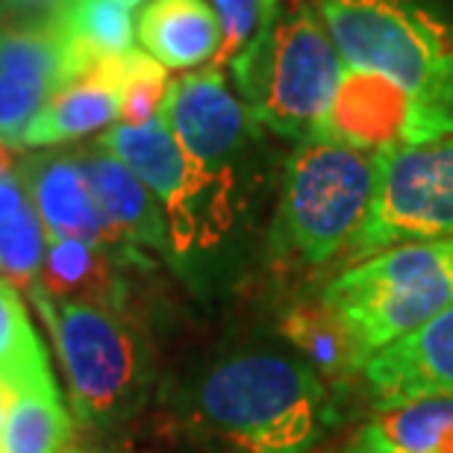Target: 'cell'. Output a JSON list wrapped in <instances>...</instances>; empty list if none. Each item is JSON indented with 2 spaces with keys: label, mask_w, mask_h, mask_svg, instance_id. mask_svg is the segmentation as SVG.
I'll return each instance as SVG.
<instances>
[{
  "label": "cell",
  "mask_w": 453,
  "mask_h": 453,
  "mask_svg": "<svg viewBox=\"0 0 453 453\" xmlns=\"http://www.w3.org/2000/svg\"><path fill=\"white\" fill-rule=\"evenodd\" d=\"M50 380L48 353L24 312L21 295L9 280H0V386L12 395Z\"/></svg>",
  "instance_id": "cell-19"
},
{
  "label": "cell",
  "mask_w": 453,
  "mask_h": 453,
  "mask_svg": "<svg viewBox=\"0 0 453 453\" xmlns=\"http://www.w3.org/2000/svg\"><path fill=\"white\" fill-rule=\"evenodd\" d=\"M344 453H403V450L392 448L374 427H371V424H365V427L357 433V439L350 441Z\"/></svg>",
  "instance_id": "cell-27"
},
{
  "label": "cell",
  "mask_w": 453,
  "mask_h": 453,
  "mask_svg": "<svg viewBox=\"0 0 453 453\" xmlns=\"http://www.w3.org/2000/svg\"><path fill=\"white\" fill-rule=\"evenodd\" d=\"M124 57L97 59L44 104L24 135V148H53L110 127L121 115Z\"/></svg>",
  "instance_id": "cell-14"
},
{
  "label": "cell",
  "mask_w": 453,
  "mask_h": 453,
  "mask_svg": "<svg viewBox=\"0 0 453 453\" xmlns=\"http://www.w3.org/2000/svg\"><path fill=\"white\" fill-rule=\"evenodd\" d=\"M44 259V233L15 174L0 177V265L15 283L30 288Z\"/></svg>",
  "instance_id": "cell-20"
},
{
  "label": "cell",
  "mask_w": 453,
  "mask_h": 453,
  "mask_svg": "<svg viewBox=\"0 0 453 453\" xmlns=\"http://www.w3.org/2000/svg\"><path fill=\"white\" fill-rule=\"evenodd\" d=\"M62 30L92 59H112L135 50V21L130 9L115 0H71Z\"/></svg>",
  "instance_id": "cell-23"
},
{
  "label": "cell",
  "mask_w": 453,
  "mask_h": 453,
  "mask_svg": "<svg viewBox=\"0 0 453 453\" xmlns=\"http://www.w3.org/2000/svg\"><path fill=\"white\" fill-rule=\"evenodd\" d=\"M71 418L57 386L42 383L9 395L0 453H59L68 439Z\"/></svg>",
  "instance_id": "cell-17"
},
{
  "label": "cell",
  "mask_w": 453,
  "mask_h": 453,
  "mask_svg": "<svg viewBox=\"0 0 453 453\" xmlns=\"http://www.w3.org/2000/svg\"><path fill=\"white\" fill-rule=\"evenodd\" d=\"M344 68H362L397 83L453 135V24L430 0H321Z\"/></svg>",
  "instance_id": "cell-1"
},
{
  "label": "cell",
  "mask_w": 453,
  "mask_h": 453,
  "mask_svg": "<svg viewBox=\"0 0 453 453\" xmlns=\"http://www.w3.org/2000/svg\"><path fill=\"white\" fill-rule=\"evenodd\" d=\"M135 35L144 53L171 71L203 65L221 48L219 15L206 0H148Z\"/></svg>",
  "instance_id": "cell-16"
},
{
  "label": "cell",
  "mask_w": 453,
  "mask_h": 453,
  "mask_svg": "<svg viewBox=\"0 0 453 453\" xmlns=\"http://www.w3.org/2000/svg\"><path fill=\"white\" fill-rule=\"evenodd\" d=\"M6 397H9V392L4 386H0V436H4V421H6Z\"/></svg>",
  "instance_id": "cell-28"
},
{
  "label": "cell",
  "mask_w": 453,
  "mask_h": 453,
  "mask_svg": "<svg viewBox=\"0 0 453 453\" xmlns=\"http://www.w3.org/2000/svg\"><path fill=\"white\" fill-rule=\"evenodd\" d=\"M115 4H121L127 9H133V6H142V0H115Z\"/></svg>",
  "instance_id": "cell-29"
},
{
  "label": "cell",
  "mask_w": 453,
  "mask_h": 453,
  "mask_svg": "<svg viewBox=\"0 0 453 453\" xmlns=\"http://www.w3.org/2000/svg\"><path fill=\"white\" fill-rule=\"evenodd\" d=\"M230 65L253 124L297 142L315 135L344 74L324 18L312 6L277 18Z\"/></svg>",
  "instance_id": "cell-3"
},
{
  "label": "cell",
  "mask_w": 453,
  "mask_h": 453,
  "mask_svg": "<svg viewBox=\"0 0 453 453\" xmlns=\"http://www.w3.org/2000/svg\"><path fill=\"white\" fill-rule=\"evenodd\" d=\"M445 239H453V135L377 153V188L348 248L350 265L395 244Z\"/></svg>",
  "instance_id": "cell-7"
},
{
  "label": "cell",
  "mask_w": 453,
  "mask_h": 453,
  "mask_svg": "<svg viewBox=\"0 0 453 453\" xmlns=\"http://www.w3.org/2000/svg\"><path fill=\"white\" fill-rule=\"evenodd\" d=\"M65 453H86V450H65Z\"/></svg>",
  "instance_id": "cell-30"
},
{
  "label": "cell",
  "mask_w": 453,
  "mask_h": 453,
  "mask_svg": "<svg viewBox=\"0 0 453 453\" xmlns=\"http://www.w3.org/2000/svg\"><path fill=\"white\" fill-rule=\"evenodd\" d=\"M371 427L403 453H453V395L383 406Z\"/></svg>",
  "instance_id": "cell-18"
},
{
  "label": "cell",
  "mask_w": 453,
  "mask_h": 453,
  "mask_svg": "<svg viewBox=\"0 0 453 453\" xmlns=\"http://www.w3.org/2000/svg\"><path fill=\"white\" fill-rule=\"evenodd\" d=\"M312 139L339 142L365 153H386L445 135L388 77L362 68H344L330 110L321 118Z\"/></svg>",
  "instance_id": "cell-10"
},
{
  "label": "cell",
  "mask_w": 453,
  "mask_h": 453,
  "mask_svg": "<svg viewBox=\"0 0 453 453\" xmlns=\"http://www.w3.org/2000/svg\"><path fill=\"white\" fill-rule=\"evenodd\" d=\"M203 418L248 453H306L324 424V386L303 362L250 353L221 362L197 395Z\"/></svg>",
  "instance_id": "cell-4"
},
{
  "label": "cell",
  "mask_w": 453,
  "mask_h": 453,
  "mask_svg": "<svg viewBox=\"0 0 453 453\" xmlns=\"http://www.w3.org/2000/svg\"><path fill=\"white\" fill-rule=\"evenodd\" d=\"M168 71L150 59L148 53L130 50L124 53V77H121V118L124 124L139 127L153 121L168 95Z\"/></svg>",
  "instance_id": "cell-24"
},
{
  "label": "cell",
  "mask_w": 453,
  "mask_h": 453,
  "mask_svg": "<svg viewBox=\"0 0 453 453\" xmlns=\"http://www.w3.org/2000/svg\"><path fill=\"white\" fill-rule=\"evenodd\" d=\"M92 65L95 59L62 27H0V144L24 148V135L44 104Z\"/></svg>",
  "instance_id": "cell-9"
},
{
  "label": "cell",
  "mask_w": 453,
  "mask_h": 453,
  "mask_svg": "<svg viewBox=\"0 0 453 453\" xmlns=\"http://www.w3.org/2000/svg\"><path fill=\"white\" fill-rule=\"evenodd\" d=\"M21 183L30 192L33 210L39 215L42 230L53 239H77L86 244H112L130 253L124 239L97 206L77 153H39L27 159L18 171ZM133 257V253H130Z\"/></svg>",
  "instance_id": "cell-12"
},
{
  "label": "cell",
  "mask_w": 453,
  "mask_h": 453,
  "mask_svg": "<svg viewBox=\"0 0 453 453\" xmlns=\"http://www.w3.org/2000/svg\"><path fill=\"white\" fill-rule=\"evenodd\" d=\"M362 377L377 410L430 395H453V306L412 336L374 353Z\"/></svg>",
  "instance_id": "cell-13"
},
{
  "label": "cell",
  "mask_w": 453,
  "mask_h": 453,
  "mask_svg": "<svg viewBox=\"0 0 453 453\" xmlns=\"http://www.w3.org/2000/svg\"><path fill=\"white\" fill-rule=\"evenodd\" d=\"M44 292L62 301L97 303L110 295V268L97 244L77 239H53L44 250L39 280Z\"/></svg>",
  "instance_id": "cell-21"
},
{
  "label": "cell",
  "mask_w": 453,
  "mask_h": 453,
  "mask_svg": "<svg viewBox=\"0 0 453 453\" xmlns=\"http://www.w3.org/2000/svg\"><path fill=\"white\" fill-rule=\"evenodd\" d=\"M30 297L50 330L80 418H106L130 403L142 388V344L118 312L104 303L62 301L39 283L30 286Z\"/></svg>",
  "instance_id": "cell-6"
},
{
  "label": "cell",
  "mask_w": 453,
  "mask_h": 453,
  "mask_svg": "<svg viewBox=\"0 0 453 453\" xmlns=\"http://www.w3.org/2000/svg\"><path fill=\"white\" fill-rule=\"evenodd\" d=\"M162 115L192 165L226 186V171L248 142L253 118L230 92L224 71L210 65L174 80Z\"/></svg>",
  "instance_id": "cell-11"
},
{
  "label": "cell",
  "mask_w": 453,
  "mask_h": 453,
  "mask_svg": "<svg viewBox=\"0 0 453 453\" xmlns=\"http://www.w3.org/2000/svg\"><path fill=\"white\" fill-rule=\"evenodd\" d=\"M71 0H0V27L9 30H53L62 27Z\"/></svg>",
  "instance_id": "cell-26"
},
{
  "label": "cell",
  "mask_w": 453,
  "mask_h": 453,
  "mask_svg": "<svg viewBox=\"0 0 453 453\" xmlns=\"http://www.w3.org/2000/svg\"><path fill=\"white\" fill-rule=\"evenodd\" d=\"M97 148L124 162L148 186V192L157 195V201L165 206L168 235L177 250L192 248L201 235H210L203 210H212L221 201L226 186L192 165L171 133L165 115L159 112L153 121L139 127L118 124L101 135Z\"/></svg>",
  "instance_id": "cell-8"
},
{
  "label": "cell",
  "mask_w": 453,
  "mask_h": 453,
  "mask_svg": "<svg viewBox=\"0 0 453 453\" xmlns=\"http://www.w3.org/2000/svg\"><path fill=\"white\" fill-rule=\"evenodd\" d=\"M321 303L348 333L357 365L453 306V239L395 244L330 280Z\"/></svg>",
  "instance_id": "cell-2"
},
{
  "label": "cell",
  "mask_w": 453,
  "mask_h": 453,
  "mask_svg": "<svg viewBox=\"0 0 453 453\" xmlns=\"http://www.w3.org/2000/svg\"><path fill=\"white\" fill-rule=\"evenodd\" d=\"M286 339L310 359L312 368H319L327 377H342L348 371H357V357H353L348 333L342 324L327 312V306H297L286 312L283 319Z\"/></svg>",
  "instance_id": "cell-22"
},
{
  "label": "cell",
  "mask_w": 453,
  "mask_h": 453,
  "mask_svg": "<svg viewBox=\"0 0 453 453\" xmlns=\"http://www.w3.org/2000/svg\"><path fill=\"white\" fill-rule=\"evenodd\" d=\"M215 15L221 24V48L212 65L224 71L277 21V0H215Z\"/></svg>",
  "instance_id": "cell-25"
},
{
  "label": "cell",
  "mask_w": 453,
  "mask_h": 453,
  "mask_svg": "<svg viewBox=\"0 0 453 453\" xmlns=\"http://www.w3.org/2000/svg\"><path fill=\"white\" fill-rule=\"evenodd\" d=\"M377 188V153L306 139L286 162L271 248L303 265H324L350 248Z\"/></svg>",
  "instance_id": "cell-5"
},
{
  "label": "cell",
  "mask_w": 453,
  "mask_h": 453,
  "mask_svg": "<svg viewBox=\"0 0 453 453\" xmlns=\"http://www.w3.org/2000/svg\"><path fill=\"white\" fill-rule=\"evenodd\" d=\"M77 159L97 206L104 210L133 257L135 248L165 250L171 242L168 224L162 219L157 197L148 192V186L104 148L80 150Z\"/></svg>",
  "instance_id": "cell-15"
}]
</instances>
